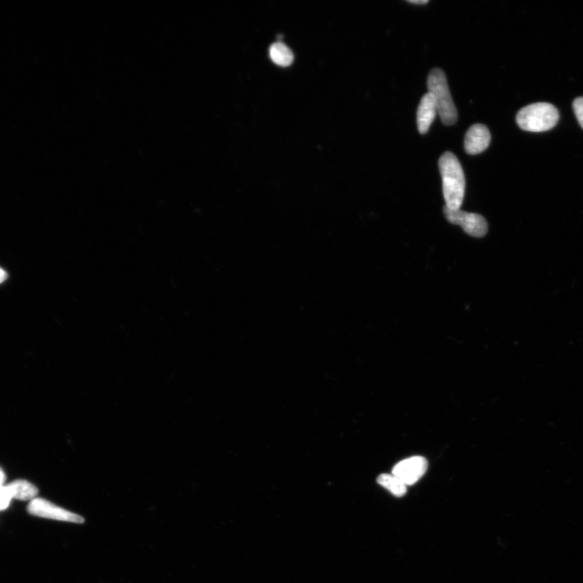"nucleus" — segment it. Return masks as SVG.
Listing matches in <instances>:
<instances>
[{
  "label": "nucleus",
  "mask_w": 583,
  "mask_h": 583,
  "mask_svg": "<svg viewBox=\"0 0 583 583\" xmlns=\"http://www.w3.org/2000/svg\"><path fill=\"white\" fill-rule=\"evenodd\" d=\"M574 111L579 124L583 129V97L577 98L573 103Z\"/></svg>",
  "instance_id": "nucleus-12"
},
{
  "label": "nucleus",
  "mask_w": 583,
  "mask_h": 583,
  "mask_svg": "<svg viewBox=\"0 0 583 583\" xmlns=\"http://www.w3.org/2000/svg\"><path fill=\"white\" fill-rule=\"evenodd\" d=\"M491 141V135L486 126L477 124L467 131L464 140L466 152L470 155L481 153Z\"/></svg>",
  "instance_id": "nucleus-7"
},
{
  "label": "nucleus",
  "mask_w": 583,
  "mask_h": 583,
  "mask_svg": "<svg viewBox=\"0 0 583 583\" xmlns=\"http://www.w3.org/2000/svg\"><path fill=\"white\" fill-rule=\"evenodd\" d=\"M11 499L6 486L0 488V511L7 509Z\"/></svg>",
  "instance_id": "nucleus-13"
},
{
  "label": "nucleus",
  "mask_w": 583,
  "mask_h": 583,
  "mask_svg": "<svg viewBox=\"0 0 583 583\" xmlns=\"http://www.w3.org/2000/svg\"><path fill=\"white\" fill-rule=\"evenodd\" d=\"M427 83L442 123L445 125L454 124L458 119V113L450 95L445 73L441 69H434L430 72Z\"/></svg>",
  "instance_id": "nucleus-3"
},
{
  "label": "nucleus",
  "mask_w": 583,
  "mask_h": 583,
  "mask_svg": "<svg viewBox=\"0 0 583 583\" xmlns=\"http://www.w3.org/2000/svg\"><path fill=\"white\" fill-rule=\"evenodd\" d=\"M28 511L31 515L53 519V521L74 523H83L85 518L77 513L63 509L52 502L43 498H34L28 506Z\"/></svg>",
  "instance_id": "nucleus-5"
},
{
  "label": "nucleus",
  "mask_w": 583,
  "mask_h": 583,
  "mask_svg": "<svg viewBox=\"0 0 583 583\" xmlns=\"http://www.w3.org/2000/svg\"><path fill=\"white\" fill-rule=\"evenodd\" d=\"M517 123L527 131L542 132L550 130L558 122L559 113L552 104L534 103L524 107L517 114Z\"/></svg>",
  "instance_id": "nucleus-2"
},
{
  "label": "nucleus",
  "mask_w": 583,
  "mask_h": 583,
  "mask_svg": "<svg viewBox=\"0 0 583 583\" xmlns=\"http://www.w3.org/2000/svg\"><path fill=\"white\" fill-rule=\"evenodd\" d=\"M428 469V462L423 456L403 459L398 463L392 471V474L400 478L406 486L417 483Z\"/></svg>",
  "instance_id": "nucleus-6"
},
{
  "label": "nucleus",
  "mask_w": 583,
  "mask_h": 583,
  "mask_svg": "<svg viewBox=\"0 0 583 583\" xmlns=\"http://www.w3.org/2000/svg\"><path fill=\"white\" fill-rule=\"evenodd\" d=\"M409 3L413 4H426L429 3V0H409Z\"/></svg>",
  "instance_id": "nucleus-16"
},
{
  "label": "nucleus",
  "mask_w": 583,
  "mask_h": 583,
  "mask_svg": "<svg viewBox=\"0 0 583 583\" xmlns=\"http://www.w3.org/2000/svg\"><path fill=\"white\" fill-rule=\"evenodd\" d=\"M8 276L7 271L4 270L2 268H0V284H2V283L7 280Z\"/></svg>",
  "instance_id": "nucleus-14"
},
{
  "label": "nucleus",
  "mask_w": 583,
  "mask_h": 583,
  "mask_svg": "<svg viewBox=\"0 0 583 583\" xmlns=\"http://www.w3.org/2000/svg\"><path fill=\"white\" fill-rule=\"evenodd\" d=\"M5 474L1 467H0V488L4 486Z\"/></svg>",
  "instance_id": "nucleus-15"
},
{
  "label": "nucleus",
  "mask_w": 583,
  "mask_h": 583,
  "mask_svg": "<svg viewBox=\"0 0 583 583\" xmlns=\"http://www.w3.org/2000/svg\"><path fill=\"white\" fill-rule=\"evenodd\" d=\"M269 55L271 60H273L276 65L281 67L290 66L293 61L292 50L282 43H276L271 45L269 50Z\"/></svg>",
  "instance_id": "nucleus-10"
},
{
  "label": "nucleus",
  "mask_w": 583,
  "mask_h": 583,
  "mask_svg": "<svg viewBox=\"0 0 583 583\" xmlns=\"http://www.w3.org/2000/svg\"><path fill=\"white\" fill-rule=\"evenodd\" d=\"M11 498L21 501H32L37 498L38 489L33 484L25 480H16L5 486Z\"/></svg>",
  "instance_id": "nucleus-9"
},
{
  "label": "nucleus",
  "mask_w": 583,
  "mask_h": 583,
  "mask_svg": "<svg viewBox=\"0 0 583 583\" xmlns=\"http://www.w3.org/2000/svg\"><path fill=\"white\" fill-rule=\"evenodd\" d=\"M437 113L434 97L428 92L421 98L418 109L417 122L420 134L429 131L430 126L436 118Z\"/></svg>",
  "instance_id": "nucleus-8"
},
{
  "label": "nucleus",
  "mask_w": 583,
  "mask_h": 583,
  "mask_svg": "<svg viewBox=\"0 0 583 583\" xmlns=\"http://www.w3.org/2000/svg\"><path fill=\"white\" fill-rule=\"evenodd\" d=\"M443 196L450 210L460 209L464 199L466 181L463 168L456 156L447 152L440 159Z\"/></svg>",
  "instance_id": "nucleus-1"
},
{
  "label": "nucleus",
  "mask_w": 583,
  "mask_h": 583,
  "mask_svg": "<svg viewBox=\"0 0 583 583\" xmlns=\"http://www.w3.org/2000/svg\"><path fill=\"white\" fill-rule=\"evenodd\" d=\"M447 220L453 224L459 225L464 232L475 238H483L488 233V224L480 214L470 213L460 209L450 210L445 206L443 209Z\"/></svg>",
  "instance_id": "nucleus-4"
},
{
  "label": "nucleus",
  "mask_w": 583,
  "mask_h": 583,
  "mask_svg": "<svg viewBox=\"0 0 583 583\" xmlns=\"http://www.w3.org/2000/svg\"><path fill=\"white\" fill-rule=\"evenodd\" d=\"M377 481L380 486L388 489L392 494L398 496V498H401L407 493L406 484L393 474L380 475Z\"/></svg>",
  "instance_id": "nucleus-11"
}]
</instances>
